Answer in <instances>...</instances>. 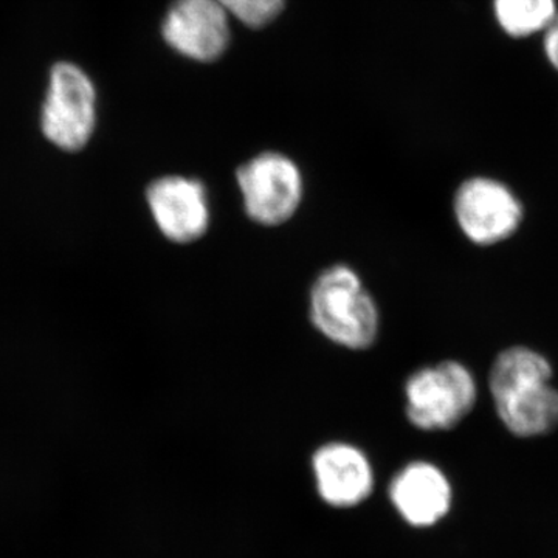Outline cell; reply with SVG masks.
I'll return each instance as SVG.
<instances>
[{"instance_id":"cell-6","label":"cell","mask_w":558,"mask_h":558,"mask_svg":"<svg viewBox=\"0 0 558 558\" xmlns=\"http://www.w3.org/2000/svg\"><path fill=\"white\" fill-rule=\"evenodd\" d=\"M145 201L157 230L172 244H194L208 233L211 205L202 180L161 175L146 186Z\"/></svg>"},{"instance_id":"cell-1","label":"cell","mask_w":558,"mask_h":558,"mask_svg":"<svg viewBox=\"0 0 558 558\" xmlns=\"http://www.w3.org/2000/svg\"><path fill=\"white\" fill-rule=\"evenodd\" d=\"M310 317L319 336L349 351H365L379 339L377 301L348 264L319 271L311 286Z\"/></svg>"},{"instance_id":"cell-11","label":"cell","mask_w":558,"mask_h":558,"mask_svg":"<svg viewBox=\"0 0 558 558\" xmlns=\"http://www.w3.org/2000/svg\"><path fill=\"white\" fill-rule=\"evenodd\" d=\"M499 27L512 38L545 32L557 16L556 0H494Z\"/></svg>"},{"instance_id":"cell-4","label":"cell","mask_w":558,"mask_h":558,"mask_svg":"<svg viewBox=\"0 0 558 558\" xmlns=\"http://www.w3.org/2000/svg\"><path fill=\"white\" fill-rule=\"evenodd\" d=\"M97 112V89L90 76L73 62L54 64L40 109L44 137L58 149L78 153L94 137Z\"/></svg>"},{"instance_id":"cell-2","label":"cell","mask_w":558,"mask_h":558,"mask_svg":"<svg viewBox=\"0 0 558 558\" xmlns=\"http://www.w3.org/2000/svg\"><path fill=\"white\" fill-rule=\"evenodd\" d=\"M407 417L424 432H446L472 413L478 384L472 371L457 360H442L410 374L403 385Z\"/></svg>"},{"instance_id":"cell-14","label":"cell","mask_w":558,"mask_h":558,"mask_svg":"<svg viewBox=\"0 0 558 558\" xmlns=\"http://www.w3.org/2000/svg\"><path fill=\"white\" fill-rule=\"evenodd\" d=\"M218 2L222 3V5L226 7V9L229 10L230 13L231 7H233L234 3L238 2V0H218Z\"/></svg>"},{"instance_id":"cell-3","label":"cell","mask_w":558,"mask_h":558,"mask_svg":"<svg viewBox=\"0 0 558 558\" xmlns=\"http://www.w3.org/2000/svg\"><path fill=\"white\" fill-rule=\"evenodd\" d=\"M242 208L260 227L284 226L295 218L304 201L300 165L278 150H264L236 170Z\"/></svg>"},{"instance_id":"cell-5","label":"cell","mask_w":558,"mask_h":558,"mask_svg":"<svg viewBox=\"0 0 558 558\" xmlns=\"http://www.w3.org/2000/svg\"><path fill=\"white\" fill-rule=\"evenodd\" d=\"M523 213L519 197L499 180L470 178L454 193L458 227L470 242L481 247L513 236L523 222Z\"/></svg>"},{"instance_id":"cell-7","label":"cell","mask_w":558,"mask_h":558,"mask_svg":"<svg viewBox=\"0 0 558 558\" xmlns=\"http://www.w3.org/2000/svg\"><path fill=\"white\" fill-rule=\"evenodd\" d=\"M231 20L218 0H172L161 21V36L186 60L215 62L229 50Z\"/></svg>"},{"instance_id":"cell-13","label":"cell","mask_w":558,"mask_h":558,"mask_svg":"<svg viewBox=\"0 0 558 558\" xmlns=\"http://www.w3.org/2000/svg\"><path fill=\"white\" fill-rule=\"evenodd\" d=\"M543 46H545L546 58H548L550 65L558 72V13L557 16L554 17V21L550 22L549 27L545 31Z\"/></svg>"},{"instance_id":"cell-9","label":"cell","mask_w":558,"mask_h":558,"mask_svg":"<svg viewBox=\"0 0 558 558\" xmlns=\"http://www.w3.org/2000/svg\"><path fill=\"white\" fill-rule=\"evenodd\" d=\"M319 497L333 508H352L369 497L374 472L368 457L348 442H329L312 457Z\"/></svg>"},{"instance_id":"cell-12","label":"cell","mask_w":558,"mask_h":558,"mask_svg":"<svg viewBox=\"0 0 558 558\" xmlns=\"http://www.w3.org/2000/svg\"><path fill=\"white\" fill-rule=\"evenodd\" d=\"M286 9V0H238L230 9L233 20L248 28L271 24Z\"/></svg>"},{"instance_id":"cell-8","label":"cell","mask_w":558,"mask_h":558,"mask_svg":"<svg viewBox=\"0 0 558 558\" xmlns=\"http://www.w3.org/2000/svg\"><path fill=\"white\" fill-rule=\"evenodd\" d=\"M537 371L513 374L488 387L499 421L519 438H537L558 428V388Z\"/></svg>"},{"instance_id":"cell-10","label":"cell","mask_w":558,"mask_h":558,"mask_svg":"<svg viewBox=\"0 0 558 558\" xmlns=\"http://www.w3.org/2000/svg\"><path fill=\"white\" fill-rule=\"evenodd\" d=\"M389 497L407 523L428 527L449 513L453 495L442 470L432 462L414 461L391 481Z\"/></svg>"}]
</instances>
